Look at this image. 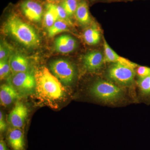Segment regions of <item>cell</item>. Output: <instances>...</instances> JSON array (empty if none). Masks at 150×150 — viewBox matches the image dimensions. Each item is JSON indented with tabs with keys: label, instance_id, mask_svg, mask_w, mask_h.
Returning a JSON list of instances; mask_svg holds the SVG:
<instances>
[{
	"label": "cell",
	"instance_id": "cell-8",
	"mask_svg": "<svg viewBox=\"0 0 150 150\" xmlns=\"http://www.w3.org/2000/svg\"><path fill=\"white\" fill-rule=\"evenodd\" d=\"M6 143L11 150H25V140L22 129L10 128L7 132Z\"/></svg>",
	"mask_w": 150,
	"mask_h": 150
},
{
	"label": "cell",
	"instance_id": "cell-4",
	"mask_svg": "<svg viewBox=\"0 0 150 150\" xmlns=\"http://www.w3.org/2000/svg\"><path fill=\"white\" fill-rule=\"evenodd\" d=\"M9 83L21 95L29 94L35 90V75L29 71L13 74L9 79Z\"/></svg>",
	"mask_w": 150,
	"mask_h": 150
},
{
	"label": "cell",
	"instance_id": "cell-7",
	"mask_svg": "<svg viewBox=\"0 0 150 150\" xmlns=\"http://www.w3.org/2000/svg\"><path fill=\"white\" fill-rule=\"evenodd\" d=\"M28 113V109L25 105L20 101H17L9 114L8 120L13 127L22 129L24 126Z\"/></svg>",
	"mask_w": 150,
	"mask_h": 150
},
{
	"label": "cell",
	"instance_id": "cell-9",
	"mask_svg": "<svg viewBox=\"0 0 150 150\" xmlns=\"http://www.w3.org/2000/svg\"><path fill=\"white\" fill-rule=\"evenodd\" d=\"M23 13L30 21L38 22L41 21L43 9L40 4L34 0H26L21 5Z\"/></svg>",
	"mask_w": 150,
	"mask_h": 150
},
{
	"label": "cell",
	"instance_id": "cell-11",
	"mask_svg": "<svg viewBox=\"0 0 150 150\" xmlns=\"http://www.w3.org/2000/svg\"><path fill=\"white\" fill-rule=\"evenodd\" d=\"M20 94L9 83L3 84L0 88V102L1 105L6 107L20 98Z\"/></svg>",
	"mask_w": 150,
	"mask_h": 150
},
{
	"label": "cell",
	"instance_id": "cell-13",
	"mask_svg": "<svg viewBox=\"0 0 150 150\" xmlns=\"http://www.w3.org/2000/svg\"><path fill=\"white\" fill-rule=\"evenodd\" d=\"M103 48L105 54V61L108 62L112 63H120L123 64L127 65L133 68L137 67V65L131 62L128 59L119 56L115 51L110 48V46L105 40L103 42Z\"/></svg>",
	"mask_w": 150,
	"mask_h": 150
},
{
	"label": "cell",
	"instance_id": "cell-12",
	"mask_svg": "<svg viewBox=\"0 0 150 150\" xmlns=\"http://www.w3.org/2000/svg\"><path fill=\"white\" fill-rule=\"evenodd\" d=\"M76 40L70 35H63L57 38L55 41V49L62 54L71 53L76 47Z\"/></svg>",
	"mask_w": 150,
	"mask_h": 150
},
{
	"label": "cell",
	"instance_id": "cell-1",
	"mask_svg": "<svg viewBox=\"0 0 150 150\" xmlns=\"http://www.w3.org/2000/svg\"><path fill=\"white\" fill-rule=\"evenodd\" d=\"M34 75L36 81L35 91L40 99L52 103L60 100L64 96L65 89L61 81L47 68H40Z\"/></svg>",
	"mask_w": 150,
	"mask_h": 150
},
{
	"label": "cell",
	"instance_id": "cell-2",
	"mask_svg": "<svg viewBox=\"0 0 150 150\" xmlns=\"http://www.w3.org/2000/svg\"><path fill=\"white\" fill-rule=\"evenodd\" d=\"M4 27L7 33L26 47H35L40 43L39 37L33 28L16 16L9 17Z\"/></svg>",
	"mask_w": 150,
	"mask_h": 150
},
{
	"label": "cell",
	"instance_id": "cell-24",
	"mask_svg": "<svg viewBox=\"0 0 150 150\" xmlns=\"http://www.w3.org/2000/svg\"><path fill=\"white\" fill-rule=\"evenodd\" d=\"M9 51L8 49L3 46V44L1 43L0 47V60H2L4 59L8 58L9 56Z\"/></svg>",
	"mask_w": 150,
	"mask_h": 150
},
{
	"label": "cell",
	"instance_id": "cell-14",
	"mask_svg": "<svg viewBox=\"0 0 150 150\" xmlns=\"http://www.w3.org/2000/svg\"><path fill=\"white\" fill-rule=\"evenodd\" d=\"M11 71L13 74L29 71V64L26 57L21 54L13 55L9 60Z\"/></svg>",
	"mask_w": 150,
	"mask_h": 150
},
{
	"label": "cell",
	"instance_id": "cell-18",
	"mask_svg": "<svg viewBox=\"0 0 150 150\" xmlns=\"http://www.w3.org/2000/svg\"><path fill=\"white\" fill-rule=\"evenodd\" d=\"M137 85L142 96L150 101V75L139 78Z\"/></svg>",
	"mask_w": 150,
	"mask_h": 150
},
{
	"label": "cell",
	"instance_id": "cell-5",
	"mask_svg": "<svg viewBox=\"0 0 150 150\" xmlns=\"http://www.w3.org/2000/svg\"><path fill=\"white\" fill-rule=\"evenodd\" d=\"M134 68L120 63H113L108 71L109 79L122 86H129L134 80Z\"/></svg>",
	"mask_w": 150,
	"mask_h": 150
},
{
	"label": "cell",
	"instance_id": "cell-23",
	"mask_svg": "<svg viewBox=\"0 0 150 150\" xmlns=\"http://www.w3.org/2000/svg\"><path fill=\"white\" fill-rule=\"evenodd\" d=\"M137 73L139 77H144L150 75V67L145 66L137 67Z\"/></svg>",
	"mask_w": 150,
	"mask_h": 150
},
{
	"label": "cell",
	"instance_id": "cell-16",
	"mask_svg": "<svg viewBox=\"0 0 150 150\" xmlns=\"http://www.w3.org/2000/svg\"><path fill=\"white\" fill-rule=\"evenodd\" d=\"M59 19V15L56 10V4H49L46 6V10L44 16L43 22L45 26L49 28Z\"/></svg>",
	"mask_w": 150,
	"mask_h": 150
},
{
	"label": "cell",
	"instance_id": "cell-15",
	"mask_svg": "<svg viewBox=\"0 0 150 150\" xmlns=\"http://www.w3.org/2000/svg\"><path fill=\"white\" fill-rule=\"evenodd\" d=\"M75 15L78 21L83 25H87L91 21L88 6L84 1L81 2L78 4Z\"/></svg>",
	"mask_w": 150,
	"mask_h": 150
},
{
	"label": "cell",
	"instance_id": "cell-10",
	"mask_svg": "<svg viewBox=\"0 0 150 150\" xmlns=\"http://www.w3.org/2000/svg\"><path fill=\"white\" fill-rule=\"evenodd\" d=\"M104 61L103 54L101 52L91 51L83 56L84 67L89 71H95L100 69Z\"/></svg>",
	"mask_w": 150,
	"mask_h": 150
},
{
	"label": "cell",
	"instance_id": "cell-25",
	"mask_svg": "<svg viewBox=\"0 0 150 150\" xmlns=\"http://www.w3.org/2000/svg\"><path fill=\"white\" fill-rule=\"evenodd\" d=\"M7 125L4 118L3 112L0 111V131L1 133H4L6 130Z\"/></svg>",
	"mask_w": 150,
	"mask_h": 150
},
{
	"label": "cell",
	"instance_id": "cell-17",
	"mask_svg": "<svg viewBox=\"0 0 150 150\" xmlns=\"http://www.w3.org/2000/svg\"><path fill=\"white\" fill-rule=\"evenodd\" d=\"M83 38L86 43L89 45H96L100 41V33L95 26L88 28L84 32Z\"/></svg>",
	"mask_w": 150,
	"mask_h": 150
},
{
	"label": "cell",
	"instance_id": "cell-20",
	"mask_svg": "<svg viewBox=\"0 0 150 150\" xmlns=\"http://www.w3.org/2000/svg\"><path fill=\"white\" fill-rule=\"evenodd\" d=\"M78 4L77 0H64L61 6L70 17L75 14Z\"/></svg>",
	"mask_w": 150,
	"mask_h": 150
},
{
	"label": "cell",
	"instance_id": "cell-22",
	"mask_svg": "<svg viewBox=\"0 0 150 150\" xmlns=\"http://www.w3.org/2000/svg\"><path fill=\"white\" fill-rule=\"evenodd\" d=\"M56 7L59 15V19L66 22L69 25H72V23L63 7L61 5H56Z\"/></svg>",
	"mask_w": 150,
	"mask_h": 150
},
{
	"label": "cell",
	"instance_id": "cell-6",
	"mask_svg": "<svg viewBox=\"0 0 150 150\" xmlns=\"http://www.w3.org/2000/svg\"><path fill=\"white\" fill-rule=\"evenodd\" d=\"M50 68L54 76L64 84L69 85L72 82L75 69L69 61L63 59L55 60L50 64Z\"/></svg>",
	"mask_w": 150,
	"mask_h": 150
},
{
	"label": "cell",
	"instance_id": "cell-27",
	"mask_svg": "<svg viewBox=\"0 0 150 150\" xmlns=\"http://www.w3.org/2000/svg\"><path fill=\"white\" fill-rule=\"evenodd\" d=\"M48 1L50 2H56L60 1V0H48Z\"/></svg>",
	"mask_w": 150,
	"mask_h": 150
},
{
	"label": "cell",
	"instance_id": "cell-21",
	"mask_svg": "<svg viewBox=\"0 0 150 150\" xmlns=\"http://www.w3.org/2000/svg\"><path fill=\"white\" fill-rule=\"evenodd\" d=\"M11 71L9 61L8 58L1 60L0 62V79L3 80L9 76Z\"/></svg>",
	"mask_w": 150,
	"mask_h": 150
},
{
	"label": "cell",
	"instance_id": "cell-3",
	"mask_svg": "<svg viewBox=\"0 0 150 150\" xmlns=\"http://www.w3.org/2000/svg\"><path fill=\"white\" fill-rule=\"evenodd\" d=\"M92 95L105 103H115L122 100L124 93L121 88L114 83L105 80L95 82L90 89Z\"/></svg>",
	"mask_w": 150,
	"mask_h": 150
},
{
	"label": "cell",
	"instance_id": "cell-26",
	"mask_svg": "<svg viewBox=\"0 0 150 150\" xmlns=\"http://www.w3.org/2000/svg\"><path fill=\"white\" fill-rule=\"evenodd\" d=\"M8 147L5 141L3 139H1L0 140V150H10Z\"/></svg>",
	"mask_w": 150,
	"mask_h": 150
},
{
	"label": "cell",
	"instance_id": "cell-19",
	"mask_svg": "<svg viewBox=\"0 0 150 150\" xmlns=\"http://www.w3.org/2000/svg\"><path fill=\"white\" fill-rule=\"evenodd\" d=\"M69 25L64 21L58 20L51 27L48 28V36L50 37H53L61 33L68 31Z\"/></svg>",
	"mask_w": 150,
	"mask_h": 150
}]
</instances>
